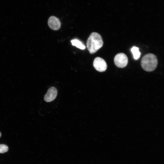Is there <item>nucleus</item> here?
<instances>
[{
    "label": "nucleus",
    "instance_id": "obj_3",
    "mask_svg": "<svg viewBox=\"0 0 164 164\" xmlns=\"http://www.w3.org/2000/svg\"><path fill=\"white\" fill-rule=\"evenodd\" d=\"M128 58L124 53H119L115 56L114 62L115 65L119 68H122L125 67L128 63Z\"/></svg>",
    "mask_w": 164,
    "mask_h": 164
},
{
    "label": "nucleus",
    "instance_id": "obj_10",
    "mask_svg": "<svg viewBox=\"0 0 164 164\" xmlns=\"http://www.w3.org/2000/svg\"><path fill=\"white\" fill-rule=\"evenodd\" d=\"M1 132H0V137H1Z\"/></svg>",
    "mask_w": 164,
    "mask_h": 164
},
{
    "label": "nucleus",
    "instance_id": "obj_7",
    "mask_svg": "<svg viewBox=\"0 0 164 164\" xmlns=\"http://www.w3.org/2000/svg\"><path fill=\"white\" fill-rule=\"evenodd\" d=\"M72 45L76 46L77 47L81 50H84L85 49V46L82 42L77 39H74L71 41Z\"/></svg>",
    "mask_w": 164,
    "mask_h": 164
},
{
    "label": "nucleus",
    "instance_id": "obj_6",
    "mask_svg": "<svg viewBox=\"0 0 164 164\" xmlns=\"http://www.w3.org/2000/svg\"><path fill=\"white\" fill-rule=\"evenodd\" d=\"M48 24L49 27L52 29L56 30L60 27L61 24L59 19L55 16H50L48 20Z\"/></svg>",
    "mask_w": 164,
    "mask_h": 164
},
{
    "label": "nucleus",
    "instance_id": "obj_9",
    "mask_svg": "<svg viewBox=\"0 0 164 164\" xmlns=\"http://www.w3.org/2000/svg\"><path fill=\"white\" fill-rule=\"evenodd\" d=\"M8 146L4 144H0V153H3L8 151Z\"/></svg>",
    "mask_w": 164,
    "mask_h": 164
},
{
    "label": "nucleus",
    "instance_id": "obj_5",
    "mask_svg": "<svg viewBox=\"0 0 164 164\" xmlns=\"http://www.w3.org/2000/svg\"><path fill=\"white\" fill-rule=\"evenodd\" d=\"M57 91L56 89L52 87L49 88L44 97V100L47 102L53 101L56 97Z\"/></svg>",
    "mask_w": 164,
    "mask_h": 164
},
{
    "label": "nucleus",
    "instance_id": "obj_1",
    "mask_svg": "<svg viewBox=\"0 0 164 164\" xmlns=\"http://www.w3.org/2000/svg\"><path fill=\"white\" fill-rule=\"evenodd\" d=\"M103 44V42L101 36L95 32L91 33L87 42V47L91 54L96 52L102 46Z\"/></svg>",
    "mask_w": 164,
    "mask_h": 164
},
{
    "label": "nucleus",
    "instance_id": "obj_8",
    "mask_svg": "<svg viewBox=\"0 0 164 164\" xmlns=\"http://www.w3.org/2000/svg\"><path fill=\"white\" fill-rule=\"evenodd\" d=\"M131 51L133 54L134 58L138 60L140 57L141 53L139 50V48L137 47L133 46L131 49Z\"/></svg>",
    "mask_w": 164,
    "mask_h": 164
},
{
    "label": "nucleus",
    "instance_id": "obj_4",
    "mask_svg": "<svg viewBox=\"0 0 164 164\" xmlns=\"http://www.w3.org/2000/svg\"><path fill=\"white\" fill-rule=\"evenodd\" d=\"M93 65L94 68L98 71L104 72L107 68L105 61L100 57H97L94 60Z\"/></svg>",
    "mask_w": 164,
    "mask_h": 164
},
{
    "label": "nucleus",
    "instance_id": "obj_2",
    "mask_svg": "<svg viewBox=\"0 0 164 164\" xmlns=\"http://www.w3.org/2000/svg\"><path fill=\"white\" fill-rule=\"evenodd\" d=\"M141 63L142 68L148 72L152 71L156 68L158 60L155 55L149 53L143 56Z\"/></svg>",
    "mask_w": 164,
    "mask_h": 164
}]
</instances>
